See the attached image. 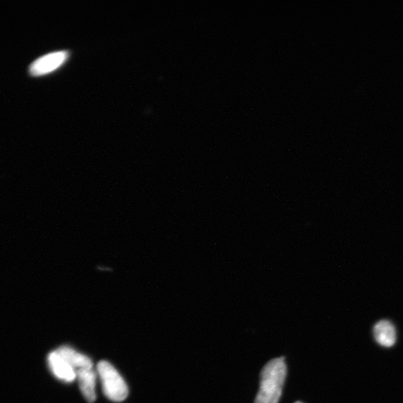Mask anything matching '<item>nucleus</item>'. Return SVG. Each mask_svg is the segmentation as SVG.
Returning a JSON list of instances; mask_svg holds the SVG:
<instances>
[{
	"label": "nucleus",
	"instance_id": "obj_2",
	"mask_svg": "<svg viewBox=\"0 0 403 403\" xmlns=\"http://www.w3.org/2000/svg\"><path fill=\"white\" fill-rule=\"evenodd\" d=\"M97 373L105 395L112 401L122 402L128 396V387L118 371L110 363L97 364Z\"/></svg>",
	"mask_w": 403,
	"mask_h": 403
},
{
	"label": "nucleus",
	"instance_id": "obj_7",
	"mask_svg": "<svg viewBox=\"0 0 403 403\" xmlns=\"http://www.w3.org/2000/svg\"><path fill=\"white\" fill-rule=\"evenodd\" d=\"M75 373L83 396L88 402L93 403L97 398L95 371L93 369H82Z\"/></svg>",
	"mask_w": 403,
	"mask_h": 403
},
{
	"label": "nucleus",
	"instance_id": "obj_8",
	"mask_svg": "<svg viewBox=\"0 0 403 403\" xmlns=\"http://www.w3.org/2000/svg\"><path fill=\"white\" fill-rule=\"evenodd\" d=\"M294 403H304V402H300V401H297V402H294Z\"/></svg>",
	"mask_w": 403,
	"mask_h": 403
},
{
	"label": "nucleus",
	"instance_id": "obj_1",
	"mask_svg": "<svg viewBox=\"0 0 403 403\" xmlns=\"http://www.w3.org/2000/svg\"><path fill=\"white\" fill-rule=\"evenodd\" d=\"M287 376L285 358L268 362L260 374V388L254 403H279Z\"/></svg>",
	"mask_w": 403,
	"mask_h": 403
},
{
	"label": "nucleus",
	"instance_id": "obj_4",
	"mask_svg": "<svg viewBox=\"0 0 403 403\" xmlns=\"http://www.w3.org/2000/svg\"><path fill=\"white\" fill-rule=\"evenodd\" d=\"M47 361L50 371L58 380L66 383H72L77 379V373L58 354L56 350L50 352L47 357Z\"/></svg>",
	"mask_w": 403,
	"mask_h": 403
},
{
	"label": "nucleus",
	"instance_id": "obj_3",
	"mask_svg": "<svg viewBox=\"0 0 403 403\" xmlns=\"http://www.w3.org/2000/svg\"><path fill=\"white\" fill-rule=\"evenodd\" d=\"M68 56L69 54L67 51L46 54L32 63L30 72L33 77H40V75L52 73L64 65Z\"/></svg>",
	"mask_w": 403,
	"mask_h": 403
},
{
	"label": "nucleus",
	"instance_id": "obj_6",
	"mask_svg": "<svg viewBox=\"0 0 403 403\" xmlns=\"http://www.w3.org/2000/svg\"><path fill=\"white\" fill-rule=\"evenodd\" d=\"M56 351L58 354L70 365L75 372L82 369H93L92 360L73 348L63 346L57 349Z\"/></svg>",
	"mask_w": 403,
	"mask_h": 403
},
{
	"label": "nucleus",
	"instance_id": "obj_5",
	"mask_svg": "<svg viewBox=\"0 0 403 403\" xmlns=\"http://www.w3.org/2000/svg\"><path fill=\"white\" fill-rule=\"evenodd\" d=\"M376 342L384 347H392L397 342V330L395 325L387 320L378 322L373 327Z\"/></svg>",
	"mask_w": 403,
	"mask_h": 403
}]
</instances>
